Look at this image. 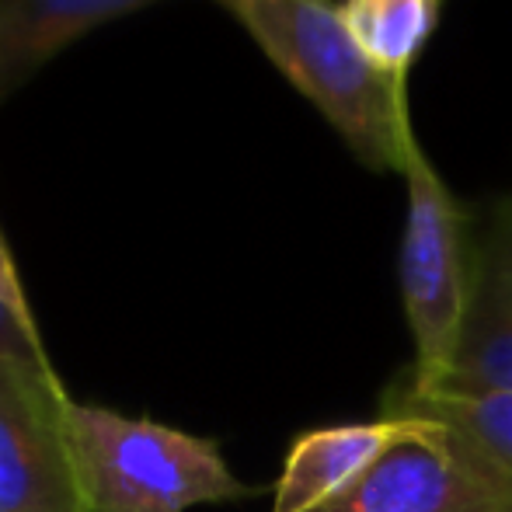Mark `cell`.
Returning <instances> with one entry per match:
<instances>
[{
    "label": "cell",
    "instance_id": "ba28073f",
    "mask_svg": "<svg viewBox=\"0 0 512 512\" xmlns=\"http://www.w3.org/2000/svg\"><path fill=\"white\" fill-rule=\"evenodd\" d=\"M161 0H0V105L70 42Z\"/></svg>",
    "mask_w": 512,
    "mask_h": 512
},
{
    "label": "cell",
    "instance_id": "30bf717a",
    "mask_svg": "<svg viewBox=\"0 0 512 512\" xmlns=\"http://www.w3.org/2000/svg\"><path fill=\"white\" fill-rule=\"evenodd\" d=\"M342 18L380 74L408 84V74L439 25L443 0H342Z\"/></svg>",
    "mask_w": 512,
    "mask_h": 512
},
{
    "label": "cell",
    "instance_id": "3957f363",
    "mask_svg": "<svg viewBox=\"0 0 512 512\" xmlns=\"http://www.w3.org/2000/svg\"><path fill=\"white\" fill-rule=\"evenodd\" d=\"M401 178H405L408 206L398 279L411 342H415V363L408 370V380L415 387H432L443 380L457 352L460 324L471 297L478 234H474L471 213L443 182L418 136L408 140Z\"/></svg>",
    "mask_w": 512,
    "mask_h": 512
},
{
    "label": "cell",
    "instance_id": "277c9868",
    "mask_svg": "<svg viewBox=\"0 0 512 512\" xmlns=\"http://www.w3.org/2000/svg\"><path fill=\"white\" fill-rule=\"evenodd\" d=\"M56 370L0 359V512H91Z\"/></svg>",
    "mask_w": 512,
    "mask_h": 512
},
{
    "label": "cell",
    "instance_id": "6da1fadb",
    "mask_svg": "<svg viewBox=\"0 0 512 512\" xmlns=\"http://www.w3.org/2000/svg\"><path fill=\"white\" fill-rule=\"evenodd\" d=\"M265 60L321 112L363 168L398 171L415 136L408 84L359 49L335 0H220Z\"/></svg>",
    "mask_w": 512,
    "mask_h": 512
},
{
    "label": "cell",
    "instance_id": "9c48e42d",
    "mask_svg": "<svg viewBox=\"0 0 512 512\" xmlns=\"http://www.w3.org/2000/svg\"><path fill=\"white\" fill-rule=\"evenodd\" d=\"M380 415L443 425L474 460L512 485V391H418L398 377Z\"/></svg>",
    "mask_w": 512,
    "mask_h": 512
},
{
    "label": "cell",
    "instance_id": "5b68a950",
    "mask_svg": "<svg viewBox=\"0 0 512 512\" xmlns=\"http://www.w3.org/2000/svg\"><path fill=\"white\" fill-rule=\"evenodd\" d=\"M317 512H512V485L443 425L411 418L405 436Z\"/></svg>",
    "mask_w": 512,
    "mask_h": 512
},
{
    "label": "cell",
    "instance_id": "7a4b0ae2",
    "mask_svg": "<svg viewBox=\"0 0 512 512\" xmlns=\"http://www.w3.org/2000/svg\"><path fill=\"white\" fill-rule=\"evenodd\" d=\"M67 425L91 512H185L251 495L213 439L77 401Z\"/></svg>",
    "mask_w": 512,
    "mask_h": 512
},
{
    "label": "cell",
    "instance_id": "52a82bcc",
    "mask_svg": "<svg viewBox=\"0 0 512 512\" xmlns=\"http://www.w3.org/2000/svg\"><path fill=\"white\" fill-rule=\"evenodd\" d=\"M411 429V418L380 415L377 422L324 425L293 439L279 471L272 512H317L356 485Z\"/></svg>",
    "mask_w": 512,
    "mask_h": 512
},
{
    "label": "cell",
    "instance_id": "8fae6325",
    "mask_svg": "<svg viewBox=\"0 0 512 512\" xmlns=\"http://www.w3.org/2000/svg\"><path fill=\"white\" fill-rule=\"evenodd\" d=\"M0 359L18 366H35V370H53L42 335L35 328V317L28 310L14 307L4 293H0Z\"/></svg>",
    "mask_w": 512,
    "mask_h": 512
},
{
    "label": "cell",
    "instance_id": "8992f818",
    "mask_svg": "<svg viewBox=\"0 0 512 512\" xmlns=\"http://www.w3.org/2000/svg\"><path fill=\"white\" fill-rule=\"evenodd\" d=\"M418 391H512V192L488 209L474 241L471 297L450 370Z\"/></svg>",
    "mask_w": 512,
    "mask_h": 512
}]
</instances>
